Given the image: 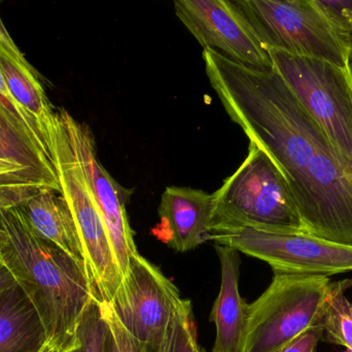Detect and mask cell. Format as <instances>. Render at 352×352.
Instances as JSON below:
<instances>
[{"label":"cell","instance_id":"obj_3","mask_svg":"<svg viewBox=\"0 0 352 352\" xmlns=\"http://www.w3.org/2000/svg\"><path fill=\"white\" fill-rule=\"evenodd\" d=\"M212 196L210 234L239 227L307 234L285 176L254 143L250 142L243 163Z\"/></svg>","mask_w":352,"mask_h":352},{"label":"cell","instance_id":"obj_18","mask_svg":"<svg viewBox=\"0 0 352 352\" xmlns=\"http://www.w3.org/2000/svg\"><path fill=\"white\" fill-rule=\"evenodd\" d=\"M351 287V279L331 281L318 322L322 340L346 349L352 347V303L345 291Z\"/></svg>","mask_w":352,"mask_h":352},{"label":"cell","instance_id":"obj_24","mask_svg":"<svg viewBox=\"0 0 352 352\" xmlns=\"http://www.w3.org/2000/svg\"><path fill=\"white\" fill-rule=\"evenodd\" d=\"M115 335L121 352H157L138 342L123 328L117 329Z\"/></svg>","mask_w":352,"mask_h":352},{"label":"cell","instance_id":"obj_5","mask_svg":"<svg viewBox=\"0 0 352 352\" xmlns=\"http://www.w3.org/2000/svg\"><path fill=\"white\" fill-rule=\"evenodd\" d=\"M273 68L328 136L352 177V72L324 60L268 50Z\"/></svg>","mask_w":352,"mask_h":352},{"label":"cell","instance_id":"obj_19","mask_svg":"<svg viewBox=\"0 0 352 352\" xmlns=\"http://www.w3.org/2000/svg\"><path fill=\"white\" fill-rule=\"evenodd\" d=\"M158 352H204L197 338L192 304L182 300L176 310Z\"/></svg>","mask_w":352,"mask_h":352},{"label":"cell","instance_id":"obj_2","mask_svg":"<svg viewBox=\"0 0 352 352\" xmlns=\"http://www.w3.org/2000/svg\"><path fill=\"white\" fill-rule=\"evenodd\" d=\"M0 264L34 310L41 341L82 344V318L98 300L86 268L39 237L21 207L0 210Z\"/></svg>","mask_w":352,"mask_h":352},{"label":"cell","instance_id":"obj_17","mask_svg":"<svg viewBox=\"0 0 352 352\" xmlns=\"http://www.w3.org/2000/svg\"><path fill=\"white\" fill-rule=\"evenodd\" d=\"M41 334L36 314L18 287L0 295V352L32 351Z\"/></svg>","mask_w":352,"mask_h":352},{"label":"cell","instance_id":"obj_13","mask_svg":"<svg viewBox=\"0 0 352 352\" xmlns=\"http://www.w3.org/2000/svg\"><path fill=\"white\" fill-rule=\"evenodd\" d=\"M213 196L204 190L169 186L161 196L154 235L177 252H186L209 241Z\"/></svg>","mask_w":352,"mask_h":352},{"label":"cell","instance_id":"obj_25","mask_svg":"<svg viewBox=\"0 0 352 352\" xmlns=\"http://www.w3.org/2000/svg\"><path fill=\"white\" fill-rule=\"evenodd\" d=\"M31 352H82V344L78 346H62L56 341L47 339V340L41 341L38 346Z\"/></svg>","mask_w":352,"mask_h":352},{"label":"cell","instance_id":"obj_15","mask_svg":"<svg viewBox=\"0 0 352 352\" xmlns=\"http://www.w3.org/2000/svg\"><path fill=\"white\" fill-rule=\"evenodd\" d=\"M0 70L12 99L36 125L49 150L50 134L55 126L56 112L45 95L38 74L26 59H19L1 43Z\"/></svg>","mask_w":352,"mask_h":352},{"label":"cell","instance_id":"obj_23","mask_svg":"<svg viewBox=\"0 0 352 352\" xmlns=\"http://www.w3.org/2000/svg\"><path fill=\"white\" fill-rule=\"evenodd\" d=\"M322 338V330L318 324L308 329L281 352H314Z\"/></svg>","mask_w":352,"mask_h":352},{"label":"cell","instance_id":"obj_29","mask_svg":"<svg viewBox=\"0 0 352 352\" xmlns=\"http://www.w3.org/2000/svg\"><path fill=\"white\" fill-rule=\"evenodd\" d=\"M346 352H352V347L351 349H346Z\"/></svg>","mask_w":352,"mask_h":352},{"label":"cell","instance_id":"obj_8","mask_svg":"<svg viewBox=\"0 0 352 352\" xmlns=\"http://www.w3.org/2000/svg\"><path fill=\"white\" fill-rule=\"evenodd\" d=\"M209 241L263 260L273 272L327 277L352 272L351 246L308 234L239 227L213 231Z\"/></svg>","mask_w":352,"mask_h":352},{"label":"cell","instance_id":"obj_10","mask_svg":"<svg viewBox=\"0 0 352 352\" xmlns=\"http://www.w3.org/2000/svg\"><path fill=\"white\" fill-rule=\"evenodd\" d=\"M175 10L177 18L203 50L219 52L230 60L250 68H273L268 50L235 2L176 0Z\"/></svg>","mask_w":352,"mask_h":352},{"label":"cell","instance_id":"obj_12","mask_svg":"<svg viewBox=\"0 0 352 352\" xmlns=\"http://www.w3.org/2000/svg\"><path fill=\"white\" fill-rule=\"evenodd\" d=\"M45 190L60 194L53 163L0 109V210L20 208Z\"/></svg>","mask_w":352,"mask_h":352},{"label":"cell","instance_id":"obj_14","mask_svg":"<svg viewBox=\"0 0 352 352\" xmlns=\"http://www.w3.org/2000/svg\"><path fill=\"white\" fill-rule=\"evenodd\" d=\"M215 250L221 262V283L209 318L217 329L212 352H242L248 304L239 293V254L217 244Z\"/></svg>","mask_w":352,"mask_h":352},{"label":"cell","instance_id":"obj_11","mask_svg":"<svg viewBox=\"0 0 352 352\" xmlns=\"http://www.w3.org/2000/svg\"><path fill=\"white\" fill-rule=\"evenodd\" d=\"M65 127L70 146L80 163L87 184L104 221L122 278L130 258L138 253L130 227L126 204L131 192L122 187L104 169L98 156L92 132L74 119L66 110L58 111Z\"/></svg>","mask_w":352,"mask_h":352},{"label":"cell","instance_id":"obj_7","mask_svg":"<svg viewBox=\"0 0 352 352\" xmlns=\"http://www.w3.org/2000/svg\"><path fill=\"white\" fill-rule=\"evenodd\" d=\"M267 50L351 68L352 53L314 0H235Z\"/></svg>","mask_w":352,"mask_h":352},{"label":"cell","instance_id":"obj_9","mask_svg":"<svg viewBox=\"0 0 352 352\" xmlns=\"http://www.w3.org/2000/svg\"><path fill=\"white\" fill-rule=\"evenodd\" d=\"M182 300L160 269L136 253L109 303L128 334L158 352Z\"/></svg>","mask_w":352,"mask_h":352},{"label":"cell","instance_id":"obj_6","mask_svg":"<svg viewBox=\"0 0 352 352\" xmlns=\"http://www.w3.org/2000/svg\"><path fill=\"white\" fill-rule=\"evenodd\" d=\"M50 156L57 174L60 194L69 208L84 249L85 266L99 302L113 300L122 280L104 221L70 146L58 111L50 134Z\"/></svg>","mask_w":352,"mask_h":352},{"label":"cell","instance_id":"obj_28","mask_svg":"<svg viewBox=\"0 0 352 352\" xmlns=\"http://www.w3.org/2000/svg\"><path fill=\"white\" fill-rule=\"evenodd\" d=\"M14 287H16V284L12 275L0 264V295L14 289Z\"/></svg>","mask_w":352,"mask_h":352},{"label":"cell","instance_id":"obj_22","mask_svg":"<svg viewBox=\"0 0 352 352\" xmlns=\"http://www.w3.org/2000/svg\"><path fill=\"white\" fill-rule=\"evenodd\" d=\"M105 322L101 313L98 300L87 310L80 328V339L82 352L102 351Z\"/></svg>","mask_w":352,"mask_h":352},{"label":"cell","instance_id":"obj_20","mask_svg":"<svg viewBox=\"0 0 352 352\" xmlns=\"http://www.w3.org/2000/svg\"><path fill=\"white\" fill-rule=\"evenodd\" d=\"M337 37L352 53V0H314Z\"/></svg>","mask_w":352,"mask_h":352},{"label":"cell","instance_id":"obj_30","mask_svg":"<svg viewBox=\"0 0 352 352\" xmlns=\"http://www.w3.org/2000/svg\"><path fill=\"white\" fill-rule=\"evenodd\" d=\"M351 72H352V57H351Z\"/></svg>","mask_w":352,"mask_h":352},{"label":"cell","instance_id":"obj_1","mask_svg":"<svg viewBox=\"0 0 352 352\" xmlns=\"http://www.w3.org/2000/svg\"><path fill=\"white\" fill-rule=\"evenodd\" d=\"M203 60L228 115L285 176L308 235L352 247V177L280 74L212 50Z\"/></svg>","mask_w":352,"mask_h":352},{"label":"cell","instance_id":"obj_27","mask_svg":"<svg viewBox=\"0 0 352 352\" xmlns=\"http://www.w3.org/2000/svg\"><path fill=\"white\" fill-rule=\"evenodd\" d=\"M104 320V318H103ZM104 338H103L102 351L101 352H121L117 339L111 327L105 322Z\"/></svg>","mask_w":352,"mask_h":352},{"label":"cell","instance_id":"obj_21","mask_svg":"<svg viewBox=\"0 0 352 352\" xmlns=\"http://www.w3.org/2000/svg\"><path fill=\"white\" fill-rule=\"evenodd\" d=\"M0 109L12 119V121L16 124V127H18L25 136H28L31 142H32L39 150L43 151V152L49 157L50 161H51L49 150H47L45 142H43V138H41L36 125H35L32 120L26 115V113L19 107L18 103L14 101L12 95H10L8 86H6L3 74H2L1 70H0Z\"/></svg>","mask_w":352,"mask_h":352},{"label":"cell","instance_id":"obj_16","mask_svg":"<svg viewBox=\"0 0 352 352\" xmlns=\"http://www.w3.org/2000/svg\"><path fill=\"white\" fill-rule=\"evenodd\" d=\"M21 208L39 237L86 268L84 249L76 222L59 192L45 190Z\"/></svg>","mask_w":352,"mask_h":352},{"label":"cell","instance_id":"obj_26","mask_svg":"<svg viewBox=\"0 0 352 352\" xmlns=\"http://www.w3.org/2000/svg\"><path fill=\"white\" fill-rule=\"evenodd\" d=\"M0 43H1L3 47H6L10 53L14 54L16 57H18L19 59H26L24 54L19 50V48L16 47V43L12 41L10 35L8 34V30H6L3 23H2L1 18H0Z\"/></svg>","mask_w":352,"mask_h":352},{"label":"cell","instance_id":"obj_4","mask_svg":"<svg viewBox=\"0 0 352 352\" xmlns=\"http://www.w3.org/2000/svg\"><path fill=\"white\" fill-rule=\"evenodd\" d=\"M330 277L274 272L248 305L242 352H281L320 322Z\"/></svg>","mask_w":352,"mask_h":352}]
</instances>
